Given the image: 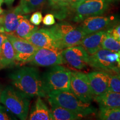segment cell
<instances>
[{
  "instance_id": "obj_28",
  "label": "cell",
  "mask_w": 120,
  "mask_h": 120,
  "mask_svg": "<svg viewBox=\"0 0 120 120\" xmlns=\"http://www.w3.org/2000/svg\"><path fill=\"white\" fill-rule=\"evenodd\" d=\"M43 23L46 26H51L55 23V17L52 14H47L42 19Z\"/></svg>"
},
{
  "instance_id": "obj_18",
  "label": "cell",
  "mask_w": 120,
  "mask_h": 120,
  "mask_svg": "<svg viewBox=\"0 0 120 120\" xmlns=\"http://www.w3.org/2000/svg\"><path fill=\"white\" fill-rule=\"evenodd\" d=\"M94 100L102 107H120V92L108 91L104 94L95 96Z\"/></svg>"
},
{
  "instance_id": "obj_36",
  "label": "cell",
  "mask_w": 120,
  "mask_h": 120,
  "mask_svg": "<svg viewBox=\"0 0 120 120\" xmlns=\"http://www.w3.org/2000/svg\"><path fill=\"white\" fill-rule=\"evenodd\" d=\"M118 56H119V62H118V67H119V68H120V50L118 52Z\"/></svg>"
},
{
  "instance_id": "obj_27",
  "label": "cell",
  "mask_w": 120,
  "mask_h": 120,
  "mask_svg": "<svg viewBox=\"0 0 120 120\" xmlns=\"http://www.w3.org/2000/svg\"><path fill=\"white\" fill-rule=\"evenodd\" d=\"M42 15L41 12L37 11L33 13L30 18V22L35 26H38L42 21Z\"/></svg>"
},
{
  "instance_id": "obj_15",
  "label": "cell",
  "mask_w": 120,
  "mask_h": 120,
  "mask_svg": "<svg viewBox=\"0 0 120 120\" xmlns=\"http://www.w3.org/2000/svg\"><path fill=\"white\" fill-rule=\"evenodd\" d=\"M24 17L25 16L19 12L17 7L4 12L0 17V23L4 27V32L13 34Z\"/></svg>"
},
{
  "instance_id": "obj_21",
  "label": "cell",
  "mask_w": 120,
  "mask_h": 120,
  "mask_svg": "<svg viewBox=\"0 0 120 120\" xmlns=\"http://www.w3.org/2000/svg\"><path fill=\"white\" fill-rule=\"evenodd\" d=\"M49 6L55 10V15L58 19H64L70 13L71 0H48Z\"/></svg>"
},
{
  "instance_id": "obj_41",
  "label": "cell",
  "mask_w": 120,
  "mask_h": 120,
  "mask_svg": "<svg viewBox=\"0 0 120 120\" xmlns=\"http://www.w3.org/2000/svg\"><path fill=\"white\" fill-rule=\"evenodd\" d=\"M3 2H4V0H0V3L1 4H2Z\"/></svg>"
},
{
  "instance_id": "obj_31",
  "label": "cell",
  "mask_w": 120,
  "mask_h": 120,
  "mask_svg": "<svg viewBox=\"0 0 120 120\" xmlns=\"http://www.w3.org/2000/svg\"><path fill=\"white\" fill-rule=\"evenodd\" d=\"M11 118L9 117L4 107L0 105V120H8Z\"/></svg>"
},
{
  "instance_id": "obj_34",
  "label": "cell",
  "mask_w": 120,
  "mask_h": 120,
  "mask_svg": "<svg viewBox=\"0 0 120 120\" xmlns=\"http://www.w3.org/2000/svg\"><path fill=\"white\" fill-rule=\"evenodd\" d=\"M4 27H3L1 23H0V33H4Z\"/></svg>"
},
{
  "instance_id": "obj_5",
  "label": "cell",
  "mask_w": 120,
  "mask_h": 120,
  "mask_svg": "<svg viewBox=\"0 0 120 120\" xmlns=\"http://www.w3.org/2000/svg\"><path fill=\"white\" fill-rule=\"evenodd\" d=\"M71 71L66 67L55 65L43 73L42 76L43 88L46 95L57 91H71Z\"/></svg>"
},
{
  "instance_id": "obj_9",
  "label": "cell",
  "mask_w": 120,
  "mask_h": 120,
  "mask_svg": "<svg viewBox=\"0 0 120 120\" xmlns=\"http://www.w3.org/2000/svg\"><path fill=\"white\" fill-rule=\"evenodd\" d=\"M6 34L14 49L16 64L29 63L38 48L25 39L19 38L11 34L6 33Z\"/></svg>"
},
{
  "instance_id": "obj_12",
  "label": "cell",
  "mask_w": 120,
  "mask_h": 120,
  "mask_svg": "<svg viewBox=\"0 0 120 120\" xmlns=\"http://www.w3.org/2000/svg\"><path fill=\"white\" fill-rule=\"evenodd\" d=\"M26 40L38 49H59L49 28L37 29Z\"/></svg>"
},
{
  "instance_id": "obj_22",
  "label": "cell",
  "mask_w": 120,
  "mask_h": 120,
  "mask_svg": "<svg viewBox=\"0 0 120 120\" xmlns=\"http://www.w3.org/2000/svg\"><path fill=\"white\" fill-rule=\"evenodd\" d=\"M37 29H38V27L32 25L28 21L27 18L25 16V17L19 22L16 31L11 34L19 38L26 40Z\"/></svg>"
},
{
  "instance_id": "obj_29",
  "label": "cell",
  "mask_w": 120,
  "mask_h": 120,
  "mask_svg": "<svg viewBox=\"0 0 120 120\" xmlns=\"http://www.w3.org/2000/svg\"><path fill=\"white\" fill-rule=\"evenodd\" d=\"M109 32L115 40L120 41V25L113 29H109Z\"/></svg>"
},
{
  "instance_id": "obj_14",
  "label": "cell",
  "mask_w": 120,
  "mask_h": 120,
  "mask_svg": "<svg viewBox=\"0 0 120 120\" xmlns=\"http://www.w3.org/2000/svg\"><path fill=\"white\" fill-rule=\"evenodd\" d=\"M94 96L100 95L109 91V73L103 71H95L87 74Z\"/></svg>"
},
{
  "instance_id": "obj_7",
  "label": "cell",
  "mask_w": 120,
  "mask_h": 120,
  "mask_svg": "<svg viewBox=\"0 0 120 120\" xmlns=\"http://www.w3.org/2000/svg\"><path fill=\"white\" fill-rule=\"evenodd\" d=\"M109 4L107 0H85L73 10V20L81 22L88 17L103 14L108 8Z\"/></svg>"
},
{
  "instance_id": "obj_39",
  "label": "cell",
  "mask_w": 120,
  "mask_h": 120,
  "mask_svg": "<svg viewBox=\"0 0 120 120\" xmlns=\"http://www.w3.org/2000/svg\"><path fill=\"white\" fill-rule=\"evenodd\" d=\"M117 74L118 76H119V77L120 78V68H119V69H118V72H117Z\"/></svg>"
},
{
  "instance_id": "obj_1",
  "label": "cell",
  "mask_w": 120,
  "mask_h": 120,
  "mask_svg": "<svg viewBox=\"0 0 120 120\" xmlns=\"http://www.w3.org/2000/svg\"><path fill=\"white\" fill-rule=\"evenodd\" d=\"M15 87L30 97L47 96L43 88L42 79L37 68L23 67L9 75Z\"/></svg>"
},
{
  "instance_id": "obj_6",
  "label": "cell",
  "mask_w": 120,
  "mask_h": 120,
  "mask_svg": "<svg viewBox=\"0 0 120 120\" xmlns=\"http://www.w3.org/2000/svg\"><path fill=\"white\" fill-rule=\"evenodd\" d=\"M118 52L100 49L93 55H90L88 65L94 68L109 73H117L119 67Z\"/></svg>"
},
{
  "instance_id": "obj_4",
  "label": "cell",
  "mask_w": 120,
  "mask_h": 120,
  "mask_svg": "<svg viewBox=\"0 0 120 120\" xmlns=\"http://www.w3.org/2000/svg\"><path fill=\"white\" fill-rule=\"evenodd\" d=\"M53 35L58 47L61 49L79 45L87 34L80 27L64 22L49 28Z\"/></svg>"
},
{
  "instance_id": "obj_10",
  "label": "cell",
  "mask_w": 120,
  "mask_h": 120,
  "mask_svg": "<svg viewBox=\"0 0 120 120\" xmlns=\"http://www.w3.org/2000/svg\"><path fill=\"white\" fill-rule=\"evenodd\" d=\"M62 50L60 49H38L29 63L32 65L41 67L53 66L65 64Z\"/></svg>"
},
{
  "instance_id": "obj_17",
  "label": "cell",
  "mask_w": 120,
  "mask_h": 120,
  "mask_svg": "<svg viewBox=\"0 0 120 120\" xmlns=\"http://www.w3.org/2000/svg\"><path fill=\"white\" fill-rule=\"evenodd\" d=\"M28 120H52L51 112L41 97H38L33 105L30 112Z\"/></svg>"
},
{
  "instance_id": "obj_32",
  "label": "cell",
  "mask_w": 120,
  "mask_h": 120,
  "mask_svg": "<svg viewBox=\"0 0 120 120\" xmlns=\"http://www.w3.org/2000/svg\"><path fill=\"white\" fill-rule=\"evenodd\" d=\"M6 38V34L5 32L4 33H0V53L1 52V49H2V46L4 42V39Z\"/></svg>"
},
{
  "instance_id": "obj_20",
  "label": "cell",
  "mask_w": 120,
  "mask_h": 120,
  "mask_svg": "<svg viewBox=\"0 0 120 120\" xmlns=\"http://www.w3.org/2000/svg\"><path fill=\"white\" fill-rule=\"evenodd\" d=\"M53 120H80L82 117L66 109L55 104H50Z\"/></svg>"
},
{
  "instance_id": "obj_2",
  "label": "cell",
  "mask_w": 120,
  "mask_h": 120,
  "mask_svg": "<svg viewBox=\"0 0 120 120\" xmlns=\"http://www.w3.org/2000/svg\"><path fill=\"white\" fill-rule=\"evenodd\" d=\"M49 104H55L73 112L81 117H85L97 112L91 103L80 100L71 91H53L47 94Z\"/></svg>"
},
{
  "instance_id": "obj_30",
  "label": "cell",
  "mask_w": 120,
  "mask_h": 120,
  "mask_svg": "<svg viewBox=\"0 0 120 120\" xmlns=\"http://www.w3.org/2000/svg\"><path fill=\"white\" fill-rule=\"evenodd\" d=\"M85 0H71V2L70 4V11H73L75 8H76L78 6L84 2Z\"/></svg>"
},
{
  "instance_id": "obj_40",
  "label": "cell",
  "mask_w": 120,
  "mask_h": 120,
  "mask_svg": "<svg viewBox=\"0 0 120 120\" xmlns=\"http://www.w3.org/2000/svg\"><path fill=\"white\" fill-rule=\"evenodd\" d=\"M1 92H2V90H1V87H0V97H1Z\"/></svg>"
},
{
  "instance_id": "obj_16",
  "label": "cell",
  "mask_w": 120,
  "mask_h": 120,
  "mask_svg": "<svg viewBox=\"0 0 120 120\" xmlns=\"http://www.w3.org/2000/svg\"><path fill=\"white\" fill-rule=\"evenodd\" d=\"M106 32V30H102L87 34L79 45L86 50L89 55H93L101 49L102 43Z\"/></svg>"
},
{
  "instance_id": "obj_8",
  "label": "cell",
  "mask_w": 120,
  "mask_h": 120,
  "mask_svg": "<svg viewBox=\"0 0 120 120\" xmlns=\"http://www.w3.org/2000/svg\"><path fill=\"white\" fill-rule=\"evenodd\" d=\"M70 90L84 102L91 103L94 99L87 76L81 72L71 71Z\"/></svg>"
},
{
  "instance_id": "obj_35",
  "label": "cell",
  "mask_w": 120,
  "mask_h": 120,
  "mask_svg": "<svg viewBox=\"0 0 120 120\" xmlns=\"http://www.w3.org/2000/svg\"><path fill=\"white\" fill-rule=\"evenodd\" d=\"M4 68V66H3L2 62H1V59H0V70H2V69Z\"/></svg>"
},
{
  "instance_id": "obj_33",
  "label": "cell",
  "mask_w": 120,
  "mask_h": 120,
  "mask_svg": "<svg viewBox=\"0 0 120 120\" xmlns=\"http://www.w3.org/2000/svg\"><path fill=\"white\" fill-rule=\"evenodd\" d=\"M15 0H4V2L7 4V6H11L13 4Z\"/></svg>"
},
{
  "instance_id": "obj_37",
  "label": "cell",
  "mask_w": 120,
  "mask_h": 120,
  "mask_svg": "<svg viewBox=\"0 0 120 120\" xmlns=\"http://www.w3.org/2000/svg\"><path fill=\"white\" fill-rule=\"evenodd\" d=\"M3 12H4V11H3L2 8H1V4L0 3V15L2 14V13H3Z\"/></svg>"
},
{
  "instance_id": "obj_38",
  "label": "cell",
  "mask_w": 120,
  "mask_h": 120,
  "mask_svg": "<svg viewBox=\"0 0 120 120\" xmlns=\"http://www.w3.org/2000/svg\"><path fill=\"white\" fill-rule=\"evenodd\" d=\"M118 1V0H107V1L109 3V2H114V1Z\"/></svg>"
},
{
  "instance_id": "obj_26",
  "label": "cell",
  "mask_w": 120,
  "mask_h": 120,
  "mask_svg": "<svg viewBox=\"0 0 120 120\" xmlns=\"http://www.w3.org/2000/svg\"><path fill=\"white\" fill-rule=\"evenodd\" d=\"M109 73V91L115 92H120V78L117 73Z\"/></svg>"
},
{
  "instance_id": "obj_25",
  "label": "cell",
  "mask_w": 120,
  "mask_h": 120,
  "mask_svg": "<svg viewBox=\"0 0 120 120\" xmlns=\"http://www.w3.org/2000/svg\"><path fill=\"white\" fill-rule=\"evenodd\" d=\"M101 48L109 51L118 52L120 50V41L115 40L111 34L109 30H107L102 43Z\"/></svg>"
},
{
  "instance_id": "obj_23",
  "label": "cell",
  "mask_w": 120,
  "mask_h": 120,
  "mask_svg": "<svg viewBox=\"0 0 120 120\" xmlns=\"http://www.w3.org/2000/svg\"><path fill=\"white\" fill-rule=\"evenodd\" d=\"M46 0H20L17 8L22 15L28 14L41 8Z\"/></svg>"
},
{
  "instance_id": "obj_3",
  "label": "cell",
  "mask_w": 120,
  "mask_h": 120,
  "mask_svg": "<svg viewBox=\"0 0 120 120\" xmlns=\"http://www.w3.org/2000/svg\"><path fill=\"white\" fill-rule=\"evenodd\" d=\"M31 98L17 88L8 86L1 92L0 102L19 119L25 120L28 116Z\"/></svg>"
},
{
  "instance_id": "obj_24",
  "label": "cell",
  "mask_w": 120,
  "mask_h": 120,
  "mask_svg": "<svg viewBox=\"0 0 120 120\" xmlns=\"http://www.w3.org/2000/svg\"><path fill=\"white\" fill-rule=\"evenodd\" d=\"M97 117L101 120H120V107L100 106Z\"/></svg>"
},
{
  "instance_id": "obj_11",
  "label": "cell",
  "mask_w": 120,
  "mask_h": 120,
  "mask_svg": "<svg viewBox=\"0 0 120 120\" xmlns=\"http://www.w3.org/2000/svg\"><path fill=\"white\" fill-rule=\"evenodd\" d=\"M62 56L65 63L77 70H83L88 65L89 54L80 45L64 49Z\"/></svg>"
},
{
  "instance_id": "obj_13",
  "label": "cell",
  "mask_w": 120,
  "mask_h": 120,
  "mask_svg": "<svg viewBox=\"0 0 120 120\" xmlns=\"http://www.w3.org/2000/svg\"><path fill=\"white\" fill-rule=\"evenodd\" d=\"M113 21V17L92 16L84 19L79 27L88 34L105 30L112 25Z\"/></svg>"
},
{
  "instance_id": "obj_19",
  "label": "cell",
  "mask_w": 120,
  "mask_h": 120,
  "mask_svg": "<svg viewBox=\"0 0 120 120\" xmlns=\"http://www.w3.org/2000/svg\"><path fill=\"white\" fill-rule=\"evenodd\" d=\"M0 59L4 68L16 64V55L12 45L8 38L4 39L0 53Z\"/></svg>"
}]
</instances>
